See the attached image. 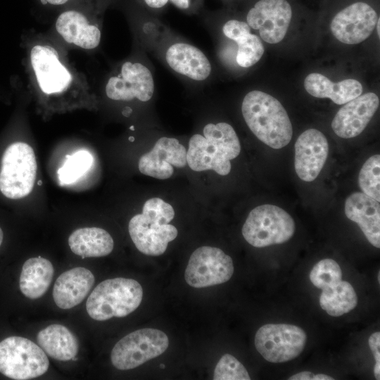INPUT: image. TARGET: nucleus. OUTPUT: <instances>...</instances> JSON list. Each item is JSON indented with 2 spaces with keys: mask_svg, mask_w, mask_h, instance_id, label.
<instances>
[{
  "mask_svg": "<svg viewBox=\"0 0 380 380\" xmlns=\"http://www.w3.org/2000/svg\"><path fill=\"white\" fill-rule=\"evenodd\" d=\"M29 75L34 88L47 98L82 97L90 89L85 77L49 40L39 39L28 49Z\"/></svg>",
  "mask_w": 380,
  "mask_h": 380,
  "instance_id": "nucleus-1",
  "label": "nucleus"
},
{
  "mask_svg": "<svg viewBox=\"0 0 380 380\" xmlns=\"http://www.w3.org/2000/svg\"><path fill=\"white\" fill-rule=\"evenodd\" d=\"M203 134H195L190 138L187 164L194 171L212 170L220 175H227L232 167L230 160L241 152L235 130L227 122L208 123Z\"/></svg>",
  "mask_w": 380,
  "mask_h": 380,
  "instance_id": "nucleus-2",
  "label": "nucleus"
},
{
  "mask_svg": "<svg viewBox=\"0 0 380 380\" xmlns=\"http://www.w3.org/2000/svg\"><path fill=\"white\" fill-rule=\"evenodd\" d=\"M241 112L251 131L265 144L280 149L291 141V120L281 103L272 96L258 90L249 91L243 99Z\"/></svg>",
  "mask_w": 380,
  "mask_h": 380,
  "instance_id": "nucleus-3",
  "label": "nucleus"
},
{
  "mask_svg": "<svg viewBox=\"0 0 380 380\" xmlns=\"http://www.w3.org/2000/svg\"><path fill=\"white\" fill-rule=\"evenodd\" d=\"M143 298V289L136 280L123 277L99 284L87 298L88 315L97 321L123 317L134 312Z\"/></svg>",
  "mask_w": 380,
  "mask_h": 380,
  "instance_id": "nucleus-4",
  "label": "nucleus"
},
{
  "mask_svg": "<svg viewBox=\"0 0 380 380\" xmlns=\"http://www.w3.org/2000/svg\"><path fill=\"white\" fill-rule=\"evenodd\" d=\"M241 232L249 244L262 248L289 241L294 234L295 222L284 209L265 204L249 213Z\"/></svg>",
  "mask_w": 380,
  "mask_h": 380,
  "instance_id": "nucleus-5",
  "label": "nucleus"
},
{
  "mask_svg": "<svg viewBox=\"0 0 380 380\" xmlns=\"http://www.w3.org/2000/svg\"><path fill=\"white\" fill-rule=\"evenodd\" d=\"M37 162L33 148L18 141L5 150L0 169V191L10 199H20L32 190L37 175Z\"/></svg>",
  "mask_w": 380,
  "mask_h": 380,
  "instance_id": "nucleus-6",
  "label": "nucleus"
},
{
  "mask_svg": "<svg viewBox=\"0 0 380 380\" xmlns=\"http://www.w3.org/2000/svg\"><path fill=\"white\" fill-rule=\"evenodd\" d=\"M49 362L45 352L28 338L10 336L0 342V372L15 380L44 374Z\"/></svg>",
  "mask_w": 380,
  "mask_h": 380,
  "instance_id": "nucleus-7",
  "label": "nucleus"
},
{
  "mask_svg": "<svg viewBox=\"0 0 380 380\" xmlns=\"http://www.w3.org/2000/svg\"><path fill=\"white\" fill-rule=\"evenodd\" d=\"M168 345V337L163 331L152 328L138 329L115 345L111 362L120 370L132 369L162 355Z\"/></svg>",
  "mask_w": 380,
  "mask_h": 380,
  "instance_id": "nucleus-8",
  "label": "nucleus"
},
{
  "mask_svg": "<svg viewBox=\"0 0 380 380\" xmlns=\"http://www.w3.org/2000/svg\"><path fill=\"white\" fill-rule=\"evenodd\" d=\"M96 15V6L87 1L64 9L56 18L55 29L68 44L85 50L94 49L101 39Z\"/></svg>",
  "mask_w": 380,
  "mask_h": 380,
  "instance_id": "nucleus-9",
  "label": "nucleus"
},
{
  "mask_svg": "<svg viewBox=\"0 0 380 380\" xmlns=\"http://www.w3.org/2000/svg\"><path fill=\"white\" fill-rule=\"evenodd\" d=\"M307 336L300 327L288 324H267L255 336V346L268 362H284L297 357L303 350Z\"/></svg>",
  "mask_w": 380,
  "mask_h": 380,
  "instance_id": "nucleus-10",
  "label": "nucleus"
},
{
  "mask_svg": "<svg viewBox=\"0 0 380 380\" xmlns=\"http://www.w3.org/2000/svg\"><path fill=\"white\" fill-rule=\"evenodd\" d=\"M232 258L220 248L201 246L191 255L185 270L186 283L194 288H204L229 281L234 273Z\"/></svg>",
  "mask_w": 380,
  "mask_h": 380,
  "instance_id": "nucleus-11",
  "label": "nucleus"
},
{
  "mask_svg": "<svg viewBox=\"0 0 380 380\" xmlns=\"http://www.w3.org/2000/svg\"><path fill=\"white\" fill-rule=\"evenodd\" d=\"M155 89L151 70L138 62L126 61L120 71L109 77L105 92L115 101H129L134 99L146 102L152 98Z\"/></svg>",
  "mask_w": 380,
  "mask_h": 380,
  "instance_id": "nucleus-12",
  "label": "nucleus"
},
{
  "mask_svg": "<svg viewBox=\"0 0 380 380\" xmlns=\"http://www.w3.org/2000/svg\"><path fill=\"white\" fill-rule=\"evenodd\" d=\"M292 17L286 0H260L246 15L251 28L258 30L260 37L270 44H277L285 37Z\"/></svg>",
  "mask_w": 380,
  "mask_h": 380,
  "instance_id": "nucleus-13",
  "label": "nucleus"
},
{
  "mask_svg": "<svg viewBox=\"0 0 380 380\" xmlns=\"http://www.w3.org/2000/svg\"><path fill=\"white\" fill-rule=\"evenodd\" d=\"M377 14L364 2H356L339 11L332 19L333 35L346 44H359L367 39L375 28Z\"/></svg>",
  "mask_w": 380,
  "mask_h": 380,
  "instance_id": "nucleus-14",
  "label": "nucleus"
},
{
  "mask_svg": "<svg viewBox=\"0 0 380 380\" xmlns=\"http://www.w3.org/2000/svg\"><path fill=\"white\" fill-rule=\"evenodd\" d=\"M187 151L175 138L161 137L139 160L141 173L159 179L170 178L175 167L187 164Z\"/></svg>",
  "mask_w": 380,
  "mask_h": 380,
  "instance_id": "nucleus-15",
  "label": "nucleus"
},
{
  "mask_svg": "<svg viewBox=\"0 0 380 380\" xmlns=\"http://www.w3.org/2000/svg\"><path fill=\"white\" fill-rule=\"evenodd\" d=\"M128 231L137 248L141 253L151 256L164 253L168 243L175 239L178 234L175 226L162 224L143 213L131 218Z\"/></svg>",
  "mask_w": 380,
  "mask_h": 380,
  "instance_id": "nucleus-16",
  "label": "nucleus"
},
{
  "mask_svg": "<svg viewBox=\"0 0 380 380\" xmlns=\"http://www.w3.org/2000/svg\"><path fill=\"white\" fill-rule=\"evenodd\" d=\"M295 170L305 182L315 180L328 156L329 144L324 134L316 129L303 132L295 143Z\"/></svg>",
  "mask_w": 380,
  "mask_h": 380,
  "instance_id": "nucleus-17",
  "label": "nucleus"
},
{
  "mask_svg": "<svg viewBox=\"0 0 380 380\" xmlns=\"http://www.w3.org/2000/svg\"><path fill=\"white\" fill-rule=\"evenodd\" d=\"M379 106V99L368 92L352 99L342 106L331 122L334 133L343 139L353 138L366 128Z\"/></svg>",
  "mask_w": 380,
  "mask_h": 380,
  "instance_id": "nucleus-18",
  "label": "nucleus"
},
{
  "mask_svg": "<svg viewBox=\"0 0 380 380\" xmlns=\"http://www.w3.org/2000/svg\"><path fill=\"white\" fill-rule=\"evenodd\" d=\"M344 210L346 217L358 224L368 241L379 248V202L363 192H355L346 198Z\"/></svg>",
  "mask_w": 380,
  "mask_h": 380,
  "instance_id": "nucleus-19",
  "label": "nucleus"
},
{
  "mask_svg": "<svg viewBox=\"0 0 380 380\" xmlns=\"http://www.w3.org/2000/svg\"><path fill=\"white\" fill-rule=\"evenodd\" d=\"M165 60L172 70L194 81H203L211 73V64L205 53L188 43L171 44L166 50Z\"/></svg>",
  "mask_w": 380,
  "mask_h": 380,
  "instance_id": "nucleus-20",
  "label": "nucleus"
},
{
  "mask_svg": "<svg viewBox=\"0 0 380 380\" xmlns=\"http://www.w3.org/2000/svg\"><path fill=\"white\" fill-rule=\"evenodd\" d=\"M94 276L84 267H77L63 272L56 280L53 298L61 309H70L80 304L94 284Z\"/></svg>",
  "mask_w": 380,
  "mask_h": 380,
  "instance_id": "nucleus-21",
  "label": "nucleus"
},
{
  "mask_svg": "<svg viewBox=\"0 0 380 380\" xmlns=\"http://www.w3.org/2000/svg\"><path fill=\"white\" fill-rule=\"evenodd\" d=\"M304 87L311 96L330 99L338 105L345 104L362 92V86L356 80L346 79L334 83L326 76L317 72L310 73L305 77Z\"/></svg>",
  "mask_w": 380,
  "mask_h": 380,
  "instance_id": "nucleus-22",
  "label": "nucleus"
},
{
  "mask_svg": "<svg viewBox=\"0 0 380 380\" xmlns=\"http://www.w3.org/2000/svg\"><path fill=\"white\" fill-rule=\"evenodd\" d=\"M37 340L41 348L57 360H73L78 352L77 337L61 324H51L43 329L38 333Z\"/></svg>",
  "mask_w": 380,
  "mask_h": 380,
  "instance_id": "nucleus-23",
  "label": "nucleus"
},
{
  "mask_svg": "<svg viewBox=\"0 0 380 380\" xmlns=\"http://www.w3.org/2000/svg\"><path fill=\"white\" fill-rule=\"evenodd\" d=\"M71 251L82 258H98L110 254L114 242L110 234L99 227H84L75 230L68 238Z\"/></svg>",
  "mask_w": 380,
  "mask_h": 380,
  "instance_id": "nucleus-24",
  "label": "nucleus"
},
{
  "mask_svg": "<svg viewBox=\"0 0 380 380\" xmlns=\"http://www.w3.org/2000/svg\"><path fill=\"white\" fill-rule=\"evenodd\" d=\"M51 262L42 257L27 260L22 267L19 286L23 294L28 298L42 297L48 290L53 277Z\"/></svg>",
  "mask_w": 380,
  "mask_h": 380,
  "instance_id": "nucleus-25",
  "label": "nucleus"
},
{
  "mask_svg": "<svg viewBox=\"0 0 380 380\" xmlns=\"http://www.w3.org/2000/svg\"><path fill=\"white\" fill-rule=\"evenodd\" d=\"M357 296L353 286L346 281L322 290L319 296L321 308L329 315L339 317L353 310Z\"/></svg>",
  "mask_w": 380,
  "mask_h": 380,
  "instance_id": "nucleus-26",
  "label": "nucleus"
},
{
  "mask_svg": "<svg viewBox=\"0 0 380 380\" xmlns=\"http://www.w3.org/2000/svg\"><path fill=\"white\" fill-rule=\"evenodd\" d=\"M94 158L87 150H79L67 156L63 165L58 170V180L61 184L75 182L91 167Z\"/></svg>",
  "mask_w": 380,
  "mask_h": 380,
  "instance_id": "nucleus-27",
  "label": "nucleus"
},
{
  "mask_svg": "<svg viewBox=\"0 0 380 380\" xmlns=\"http://www.w3.org/2000/svg\"><path fill=\"white\" fill-rule=\"evenodd\" d=\"M234 42L238 46L236 61L242 68L255 65L264 53L265 49L260 39L251 32L237 38Z\"/></svg>",
  "mask_w": 380,
  "mask_h": 380,
  "instance_id": "nucleus-28",
  "label": "nucleus"
},
{
  "mask_svg": "<svg viewBox=\"0 0 380 380\" xmlns=\"http://www.w3.org/2000/svg\"><path fill=\"white\" fill-rule=\"evenodd\" d=\"M380 156L369 157L360 169L358 184L362 192L380 201Z\"/></svg>",
  "mask_w": 380,
  "mask_h": 380,
  "instance_id": "nucleus-29",
  "label": "nucleus"
},
{
  "mask_svg": "<svg viewBox=\"0 0 380 380\" xmlns=\"http://www.w3.org/2000/svg\"><path fill=\"white\" fill-rule=\"evenodd\" d=\"M310 279L315 287L323 290L342 280V270L335 260L330 258L323 259L312 267Z\"/></svg>",
  "mask_w": 380,
  "mask_h": 380,
  "instance_id": "nucleus-30",
  "label": "nucleus"
},
{
  "mask_svg": "<svg viewBox=\"0 0 380 380\" xmlns=\"http://www.w3.org/2000/svg\"><path fill=\"white\" fill-rule=\"evenodd\" d=\"M214 380H250L244 366L233 355L224 354L214 370Z\"/></svg>",
  "mask_w": 380,
  "mask_h": 380,
  "instance_id": "nucleus-31",
  "label": "nucleus"
},
{
  "mask_svg": "<svg viewBox=\"0 0 380 380\" xmlns=\"http://www.w3.org/2000/svg\"><path fill=\"white\" fill-rule=\"evenodd\" d=\"M222 32L225 37L234 41L237 38L250 33L251 27L246 22L229 20L224 24Z\"/></svg>",
  "mask_w": 380,
  "mask_h": 380,
  "instance_id": "nucleus-32",
  "label": "nucleus"
},
{
  "mask_svg": "<svg viewBox=\"0 0 380 380\" xmlns=\"http://www.w3.org/2000/svg\"><path fill=\"white\" fill-rule=\"evenodd\" d=\"M369 348L374 355L376 363L374 374L376 379H380V333H373L368 340Z\"/></svg>",
  "mask_w": 380,
  "mask_h": 380,
  "instance_id": "nucleus-33",
  "label": "nucleus"
},
{
  "mask_svg": "<svg viewBox=\"0 0 380 380\" xmlns=\"http://www.w3.org/2000/svg\"><path fill=\"white\" fill-rule=\"evenodd\" d=\"M289 380H334L330 376L324 374H314L313 373L308 371L301 372L297 373L290 378Z\"/></svg>",
  "mask_w": 380,
  "mask_h": 380,
  "instance_id": "nucleus-34",
  "label": "nucleus"
},
{
  "mask_svg": "<svg viewBox=\"0 0 380 380\" xmlns=\"http://www.w3.org/2000/svg\"><path fill=\"white\" fill-rule=\"evenodd\" d=\"M144 4L151 8H161L164 7L169 0H143Z\"/></svg>",
  "mask_w": 380,
  "mask_h": 380,
  "instance_id": "nucleus-35",
  "label": "nucleus"
},
{
  "mask_svg": "<svg viewBox=\"0 0 380 380\" xmlns=\"http://www.w3.org/2000/svg\"><path fill=\"white\" fill-rule=\"evenodd\" d=\"M175 6L181 10H186L190 7L191 0H169Z\"/></svg>",
  "mask_w": 380,
  "mask_h": 380,
  "instance_id": "nucleus-36",
  "label": "nucleus"
},
{
  "mask_svg": "<svg viewBox=\"0 0 380 380\" xmlns=\"http://www.w3.org/2000/svg\"><path fill=\"white\" fill-rule=\"evenodd\" d=\"M72 0H40L45 5L51 6H62L69 4Z\"/></svg>",
  "mask_w": 380,
  "mask_h": 380,
  "instance_id": "nucleus-37",
  "label": "nucleus"
},
{
  "mask_svg": "<svg viewBox=\"0 0 380 380\" xmlns=\"http://www.w3.org/2000/svg\"><path fill=\"white\" fill-rule=\"evenodd\" d=\"M379 22H380V20L379 18H377V21H376V32H377V34L379 37V35H380V31H379Z\"/></svg>",
  "mask_w": 380,
  "mask_h": 380,
  "instance_id": "nucleus-38",
  "label": "nucleus"
},
{
  "mask_svg": "<svg viewBox=\"0 0 380 380\" xmlns=\"http://www.w3.org/2000/svg\"><path fill=\"white\" fill-rule=\"evenodd\" d=\"M3 239H4V233L1 228L0 227V246L1 245L3 242Z\"/></svg>",
  "mask_w": 380,
  "mask_h": 380,
  "instance_id": "nucleus-39",
  "label": "nucleus"
},
{
  "mask_svg": "<svg viewBox=\"0 0 380 380\" xmlns=\"http://www.w3.org/2000/svg\"><path fill=\"white\" fill-rule=\"evenodd\" d=\"M160 367L164 369L165 368V365L160 364Z\"/></svg>",
  "mask_w": 380,
  "mask_h": 380,
  "instance_id": "nucleus-40",
  "label": "nucleus"
},
{
  "mask_svg": "<svg viewBox=\"0 0 380 380\" xmlns=\"http://www.w3.org/2000/svg\"><path fill=\"white\" fill-rule=\"evenodd\" d=\"M378 280H379V281H380V275H379V274H378Z\"/></svg>",
  "mask_w": 380,
  "mask_h": 380,
  "instance_id": "nucleus-41",
  "label": "nucleus"
}]
</instances>
